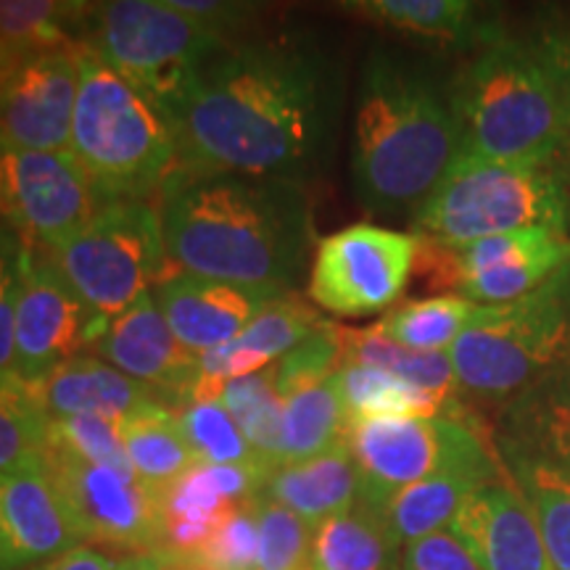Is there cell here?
<instances>
[{
  "label": "cell",
  "mask_w": 570,
  "mask_h": 570,
  "mask_svg": "<svg viewBox=\"0 0 570 570\" xmlns=\"http://www.w3.org/2000/svg\"><path fill=\"white\" fill-rule=\"evenodd\" d=\"M336 101L315 42L275 38L219 53L164 119L183 167L302 185L325 159Z\"/></svg>",
  "instance_id": "obj_1"
},
{
  "label": "cell",
  "mask_w": 570,
  "mask_h": 570,
  "mask_svg": "<svg viewBox=\"0 0 570 570\" xmlns=\"http://www.w3.org/2000/svg\"><path fill=\"white\" fill-rule=\"evenodd\" d=\"M156 212L169 265L183 273L277 294L304 273L312 219L302 185L177 164Z\"/></svg>",
  "instance_id": "obj_2"
},
{
  "label": "cell",
  "mask_w": 570,
  "mask_h": 570,
  "mask_svg": "<svg viewBox=\"0 0 570 570\" xmlns=\"http://www.w3.org/2000/svg\"><path fill=\"white\" fill-rule=\"evenodd\" d=\"M460 156L449 92L428 71L373 51L354 114V190L375 214H415Z\"/></svg>",
  "instance_id": "obj_3"
},
{
  "label": "cell",
  "mask_w": 570,
  "mask_h": 570,
  "mask_svg": "<svg viewBox=\"0 0 570 570\" xmlns=\"http://www.w3.org/2000/svg\"><path fill=\"white\" fill-rule=\"evenodd\" d=\"M460 154L504 164H554L570 151L558 85L529 42H487L449 88Z\"/></svg>",
  "instance_id": "obj_4"
},
{
  "label": "cell",
  "mask_w": 570,
  "mask_h": 570,
  "mask_svg": "<svg viewBox=\"0 0 570 570\" xmlns=\"http://www.w3.org/2000/svg\"><path fill=\"white\" fill-rule=\"evenodd\" d=\"M80 92L69 151L104 204L146 202L175 173L177 146L167 119L132 85L80 46Z\"/></svg>",
  "instance_id": "obj_5"
},
{
  "label": "cell",
  "mask_w": 570,
  "mask_h": 570,
  "mask_svg": "<svg viewBox=\"0 0 570 570\" xmlns=\"http://www.w3.org/2000/svg\"><path fill=\"white\" fill-rule=\"evenodd\" d=\"M417 240L468 246L491 235L570 227V194L554 164H504L460 154L412 214Z\"/></svg>",
  "instance_id": "obj_6"
},
{
  "label": "cell",
  "mask_w": 570,
  "mask_h": 570,
  "mask_svg": "<svg viewBox=\"0 0 570 570\" xmlns=\"http://www.w3.org/2000/svg\"><path fill=\"white\" fill-rule=\"evenodd\" d=\"M462 394L508 404L570 360V265L510 304L479 306L449 348Z\"/></svg>",
  "instance_id": "obj_7"
},
{
  "label": "cell",
  "mask_w": 570,
  "mask_h": 570,
  "mask_svg": "<svg viewBox=\"0 0 570 570\" xmlns=\"http://www.w3.org/2000/svg\"><path fill=\"white\" fill-rule=\"evenodd\" d=\"M82 48L132 85L161 117L188 96L202 71L227 51L223 35L175 11L167 0L90 3Z\"/></svg>",
  "instance_id": "obj_8"
},
{
  "label": "cell",
  "mask_w": 570,
  "mask_h": 570,
  "mask_svg": "<svg viewBox=\"0 0 570 570\" xmlns=\"http://www.w3.org/2000/svg\"><path fill=\"white\" fill-rule=\"evenodd\" d=\"M362 473L360 502L383 510L396 491L436 475H508L494 439L475 415L468 417H377L352 423L346 433Z\"/></svg>",
  "instance_id": "obj_9"
},
{
  "label": "cell",
  "mask_w": 570,
  "mask_h": 570,
  "mask_svg": "<svg viewBox=\"0 0 570 570\" xmlns=\"http://www.w3.org/2000/svg\"><path fill=\"white\" fill-rule=\"evenodd\" d=\"M101 325L119 317L169 273L161 219L148 202H111L48 254Z\"/></svg>",
  "instance_id": "obj_10"
},
{
  "label": "cell",
  "mask_w": 570,
  "mask_h": 570,
  "mask_svg": "<svg viewBox=\"0 0 570 570\" xmlns=\"http://www.w3.org/2000/svg\"><path fill=\"white\" fill-rule=\"evenodd\" d=\"M570 265V238L554 230H518L441 246L417 240L415 273L425 288L460 291L479 306L510 304Z\"/></svg>",
  "instance_id": "obj_11"
},
{
  "label": "cell",
  "mask_w": 570,
  "mask_h": 570,
  "mask_svg": "<svg viewBox=\"0 0 570 570\" xmlns=\"http://www.w3.org/2000/svg\"><path fill=\"white\" fill-rule=\"evenodd\" d=\"M415 259V235L367 223L352 225L320 240L309 296L341 317L377 315L404 294Z\"/></svg>",
  "instance_id": "obj_12"
},
{
  "label": "cell",
  "mask_w": 570,
  "mask_h": 570,
  "mask_svg": "<svg viewBox=\"0 0 570 570\" xmlns=\"http://www.w3.org/2000/svg\"><path fill=\"white\" fill-rule=\"evenodd\" d=\"M101 206L71 151H0V214L27 248L56 252Z\"/></svg>",
  "instance_id": "obj_13"
},
{
  "label": "cell",
  "mask_w": 570,
  "mask_h": 570,
  "mask_svg": "<svg viewBox=\"0 0 570 570\" xmlns=\"http://www.w3.org/2000/svg\"><path fill=\"white\" fill-rule=\"evenodd\" d=\"M106 325L69 288L51 256L27 248L13 323V375L40 386L63 362L90 348Z\"/></svg>",
  "instance_id": "obj_14"
},
{
  "label": "cell",
  "mask_w": 570,
  "mask_h": 570,
  "mask_svg": "<svg viewBox=\"0 0 570 570\" xmlns=\"http://www.w3.org/2000/svg\"><path fill=\"white\" fill-rule=\"evenodd\" d=\"M46 468L85 539L119 550L159 552V491L140 481L132 470L96 465L59 446H51Z\"/></svg>",
  "instance_id": "obj_15"
},
{
  "label": "cell",
  "mask_w": 570,
  "mask_h": 570,
  "mask_svg": "<svg viewBox=\"0 0 570 570\" xmlns=\"http://www.w3.org/2000/svg\"><path fill=\"white\" fill-rule=\"evenodd\" d=\"M80 46L21 59L0 80V151H69Z\"/></svg>",
  "instance_id": "obj_16"
},
{
  "label": "cell",
  "mask_w": 570,
  "mask_h": 570,
  "mask_svg": "<svg viewBox=\"0 0 570 570\" xmlns=\"http://www.w3.org/2000/svg\"><path fill=\"white\" fill-rule=\"evenodd\" d=\"M90 348L111 367L156 391L175 415L194 404L198 356L185 352L175 338L151 291L114 317Z\"/></svg>",
  "instance_id": "obj_17"
},
{
  "label": "cell",
  "mask_w": 570,
  "mask_h": 570,
  "mask_svg": "<svg viewBox=\"0 0 570 570\" xmlns=\"http://www.w3.org/2000/svg\"><path fill=\"white\" fill-rule=\"evenodd\" d=\"M46 465L0 473V570H32L85 547Z\"/></svg>",
  "instance_id": "obj_18"
},
{
  "label": "cell",
  "mask_w": 570,
  "mask_h": 570,
  "mask_svg": "<svg viewBox=\"0 0 570 570\" xmlns=\"http://www.w3.org/2000/svg\"><path fill=\"white\" fill-rule=\"evenodd\" d=\"M267 470L259 465H202L159 491L161 547L169 568H180L238 504L262 494Z\"/></svg>",
  "instance_id": "obj_19"
},
{
  "label": "cell",
  "mask_w": 570,
  "mask_h": 570,
  "mask_svg": "<svg viewBox=\"0 0 570 570\" xmlns=\"http://www.w3.org/2000/svg\"><path fill=\"white\" fill-rule=\"evenodd\" d=\"M277 296L283 294L273 288L212 281L183 269L164 275L154 294L175 338L194 356L209 354L238 338Z\"/></svg>",
  "instance_id": "obj_20"
},
{
  "label": "cell",
  "mask_w": 570,
  "mask_h": 570,
  "mask_svg": "<svg viewBox=\"0 0 570 570\" xmlns=\"http://www.w3.org/2000/svg\"><path fill=\"white\" fill-rule=\"evenodd\" d=\"M449 529L483 570H552L537 518L510 473L475 489Z\"/></svg>",
  "instance_id": "obj_21"
},
{
  "label": "cell",
  "mask_w": 570,
  "mask_h": 570,
  "mask_svg": "<svg viewBox=\"0 0 570 570\" xmlns=\"http://www.w3.org/2000/svg\"><path fill=\"white\" fill-rule=\"evenodd\" d=\"M323 323L325 320L298 296H277L246 325V331L238 338L198 356L194 404L219 399L225 383L235 381V377L273 367L281 356L302 344L306 336H312Z\"/></svg>",
  "instance_id": "obj_22"
},
{
  "label": "cell",
  "mask_w": 570,
  "mask_h": 570,
  "mask_svg": "<svg viewBox=\"0 0 570 570\" xmlns=\"http://www.w3.org/2000/svg\"><path fill=\"white\" fill-rule=\"evenodd\" d=\"M35 389L51 420L98 415L122 428L132 420L173 412L156 391L98 356H75L63 362Z\"/></svg>",
  "instance_id": "obj_23"
},
{
  "label": "cell",
  "mask_w": 570,
  "mask_h": 570,
  "mask_svg": "<svg viewBox=\"0 0 570 570\" xmlns=\"http://www.w3.org/2000/svg\"><path fill=\"white\" fill-rule=\"evenodd\" d=\"M497 449L502 462L537 460L570 470V360L504 404Z\"/></svg>",
  "instance_id": "obj_24"
},
{
  "label": "cell",
  "mask_w": 570,
  "mask_h": 570,
  "mask_svg": "<svg viewBox=\"0 0 570 570\" xmlns=\"http://www.w3.org/2000/svg\"><path fill=\"white\" fill-rule=\"evenodd\" d=\"M360 465L344 441V444L327 449L320 458L273 470L259 497L296 512L312 529H317L325 520L352 510L360 502Z\"/></svg>",
  "instance_id": "obj_25"
},
{
  "label": "cell",
  "mask_w": 570,
  "mask_h": 570,
  "mask_svg": "<svg viewBox=\"0 0 570 570\" xmlns=\"http://www.w3.org/2000/svg\"><path fill=\"white\" fill-rule=\"evenodd\" d=\"M336 386L348 425L377 417H468L462 399H444L370 365H341Z\"/></svg>",
  "instance_id": "obj_26"
},
{
  "label": "cell",
  "mask_w": 570,
  "mask_h": 570,
  "mask_svg": "<svg viewBox=\"0 0 570 570\" xmlns=\"http://www.w3.org/2000/svg\"><path fill=\"white\" fill-rule=\"evenodd\" d=\"M402 554L381 512L356 502L317 525L309 570H402Z\"/></svg>",
  "instance_id": "obj_27"
},
{
  "label": "cell",
  "mask_w": 570,
  "mask_h": 570,
  "mask_svg": "<svg viewBox=\"0 0 570 570\" xmlns=\"http://www.w3.org/2000/svg\"><path fill=\"white\" fill-rule=\"evenodd\" d=\"M333 375L317 386L285 399L277 468L320 458L327 449L346 441L348 417Z\"/></svg>",
  "instance_id": "obj_28"
},
{
  "label": "cell",
  "mask_w": 570,
  "mask_h": 570,
  "mask_svg": "<svg viewBox=\"0 0 570 570\" xmlns=\"http://www.w3.org/2000/svg\"><path fill=\"white\" fill-rule=\"evenodd\" d=\"M362 17H370L396 30L452 42H494L502 32H494L483 11L468 0H362L352 3Z\"/></svg>",
  "instance_id": "obj_29"
},
{
  "label": "cell",
  "mask_w": 570,
  "mask_h": 570,
  "mask_svg": "<svg viewBox=\"0 0 570 570\" xmlns=\"http://www.w3.org/2000/svg\"><path fill=\"white\" fill-rule=\"evenodd\" d=\"M483 483L487 481L473 479V475H436V479H425L396 491L377 512L386 520L399 544L407 547L431 533L446 531L468 497Z\"/></svg>",
  "instance_id": "obj_30"
},
{
  "label": "cell",
  "mask_w": 570,
  "mask_h": 570,
  "mask_svg": "<svg viewBox=\"0 0 570 570\" xmlns=\"http://www.w3.org/2000/svg\"><path fill=\"white\" fill-rule=\"evenodd\" d=\"M341 365H370L381 367L386 373L402 377L412 386L431 391V394L444 399H460L458 377H454L452 360L446 352L423 354L412 352L394 344L383 336L377 325L365 331H344V352H341Z\"/></svg>",
  "instance_id": "obj_31"
},
{
  "label": "cell",
  "mask_w": 570,
  "mask_h": 570,
  "mask_svg": "<svg viewBox=\"0 0 570 570\" xmlns=\"http://www.w3.org/2000/svg\"><path fill=\"white\" fill-rule=\"evenodd\" d=\"M51 425L38 389L17 375L0 377V473L46 465Z\"/></svg>",
  "instance_id": "obj_32"
},
{
  "label": "cell",
  "mask_w": 570,
  "mask_h": 570,
  "mask_svg": "<svg viewBox=\"0 0 570 570\" xmlns=\"http://www.w3.org/2000/svg\"><path fill=\"white\" fill-rule=\"evenodd\" d=\"M504 468L537 518L552 570H570V470L537 460H510Z\"/></svg>",
  "instance_id": "obj_33"
},
{
  "label": "cell",
  "mask_w": 570,
  "mask_h": 570,
  "mask_svg": "<svg viewBox=\"0 0 570 570\" xmlns=\"http://www.w3.org/2000/svg\"><path fill=\"white\" fill-rule=\"evenodd\" d=\"M219 402L225 404V410L244 431L246 441L254 449L256 462L267 470V475L273 473L277 468V452H281L285 404V399L275 389L273 367L225 383Z\"/></svg>",
  "instance_id": "obj_34"
},
{
  "label": "cell",
  "mask_w": 570,
  "mask_h": 570,
  "mask_svg": "<svg viewBox=\"0 0 570 570\" xmlns=\"http://www.w3.org/2000/svg\"><path fill=\"white\" fill-rule=\"evenodd\" d=\"M475 309H479V304L462 296L420 298V302L394 306L377 323V331L394 344L412 348V352L441 354L452 348Z\"/></svg>",
  "instance_id": "obj_35"
},
{
  "label": "cell",
  "mask_w": 570,
  "mask_h": 570,
  "mask_svg": "<svg viewBox=\"0 0 570 570\" xmlns=\"http://www.w3.org/2000/svg\"><path fill=\"white\" fill-rule=\"evenodd\" d=\"M127 460L140 481L161 491L196 465V454L177 428L175 412L132 420L122 425Z\"/></svg>",
  "instance_id": "obj_36"
},
{
  "label": "cell",
  "mask_w": 570,
  "mask_h": 570,
  "mask_svg": "<svg viewBox=\"0 0 570 570\" xmlns=\"http://www.w3.org/2000/svg\"><path fill=\"white\" fill-rule=\"evenodd\" d=\"M177 428L202 465H259L244 431L219 399L196 402L177 412Z\"/></svg>",
  "instance_id": "obj_37"
},
{
  "label": "cell",
  "mask_w": 570,
  "mask_h": 570,
  "mask_svg": "<svg viewBox=\"0 0 570 570\" xmlns=\"http://www.w3.org/2000/svg\"><path fill=\"white\" fill-rule=\"evenodd\" d=\"M256 520H259L256 570H309L315 529L306 520L265 497H256Z\"/></svg>",
  "instance_id": "obj_38"
},
{
  "label": "cell",
  "mask_w": 570,
  "mask_h": 570,
  "mask_svg": "<svg viewBox=\"0 0 570 570\" xmlns=\"http://www.w3.org/2000/svg\"><path fill=\"white\" fill-rule=\"evenodd\" d=\"M259 552V520L256 499L238 504L198 550L183 562L180 570H256Z\"/></svg>",
  "instance_id": "obj_39"
},
{
  "label": "cell",
  "mask_w": 570,
  "mask_h": 570,
  "mask_svg": "<svg viewBox=\"0 0 570 570\" xmlns=\"http://www.w3.org/2000/svg\"><path fill=\"white\" fill-rule=\"evenodd\" d=\"M341 352H344V327L325 320L312 336H306L273 365L277 394L291 399L298 391L327 381L341 367Z\"/></svg>",
  "instance_id": "obj_40"
},
{
  "label": "cell",
  "mask_w": 570,
  "mask_h": 570,
  "mask_svg": "<svg viewBox=\"0 0 570 570\" xmlns=\"http://www.w3.org/2000/svg\"><path fill=\"white\" fill-rule=\"evenodd\" d=\"M51 446H59L63 452H71L77 454V458L96 462V465L132 470L125 452L122 428L106 417L75 415L53 420Z\"/></svg>",
  "instance_id": "obj_41"
},
{
  "label": "cell",
  "mask_w": 570,
  "mask_h": 570,
  "mask_svg": "<svg viewBox=\"0 0 570 570\" xmlns=\"http://www.w3.org/2000/svg\"><path fill=\"white\" fill-rule=\"evenodd\" d=\"M24 252L27 246L19 235L9 227H0V377L13 375V323Z\"/></svg>",
  "instance_id": "obj_42"
},
{
  "label": "cell",
  "mask_w": 570,
  "mask_h": 570,
  "mask_svg": "<svg viewBox=\"0 0 570 570\" xmlns=\"http://www.w3.org/2000/svg\"><path fill=\"white\" fill-rule=\"evenodd\" d=\"M402 570H483L479 558L452 529L404 547Z\"/></svg>",
  "instance_id": "obj_43"
},
{
  "label": "cell",
  "mask_w": 570,
  "mask_h": 570,
  "mask_svg": "<svg viewBox=\"0 0 570 570\" xmlns=\"http://www.w3.org/2000/svg\"><path fill=\"white\" fill-rule=\"evenodd\" d=\"M175 11L185 13V17L202 21L212 32L225 35L244 30L256 17L259 6L254 3H230V0H167ZM227 40V38H225Z\"/></svg>",
  "instance_id": "obj_44"
},
{
  "label": "cell",
  "mask_w": 570,
  "mask_h": 570,
  "mask_svg": "<svg viewBox=\"0 0 570 570\" xmlns=\"http://www.w3.org/2000/svg\"><path fill=\"white\" fill-rule=\"evenodd\" d=\"M533 46L539 48L541 59H544L554 85H558L562 109H566L570 125V27H562V30H544Z\"/></svg>",
  "instance_id": "obj_45"
},
{
  "label": "cell",
  "mask_w": 570,
  "mask_h": 570,
  "mask_svg": "<svg viewBox=\"0 0 570 570\" xmlns=\"http://www.w3.org/2000/svg\"><path fill=\"white\" fill-rule=\"evenodd\" d=\"M117 562H114L109 554L92 550V547H77L61 558L42 562V566L32 570H114Z\"/></svg>",
  "instance_id": "obj_46"
},
{
  "label": "cell",
  "mask_w": 570,
  "mask_h": 570,
  "mask_svg": "<svg viewBox=\"0 0 570 570\" xmlns=\"http://www.w3.org/2000/svg\"><path fill=\"white\" fill-rule=\"evenodd\" d=\"M114 570H169V566L159 552H135L119 560Z\"/></svg>",
  "instance_id": "obj_47"
},
{
  "label": "cell",
  "mask_w": 570,
  "mask_h": 570,
  "mask_svg": "<svg viewBox=\"0 0 570 570\" xmlns=\"http://www.w3.org/2000/svg\"><path fill=\"white\" fill-rule=\"evenodd\" d=\"M566 175L570 177V151L566 154Z\"/></svg>",
  "instance_id": "obj_48"
},
{
  "label": "cell",
  "mask_w": 570,
  "mask_h": 570,
  "mask_svg": "<svg viewBox=\"0 0 570 570\" xmlns=\"http://www.w3.org/2000/svg\"><path fill=\"white\" fill-rule=\"evenodd\" d=\"M169 570H180V568H169Z\"/></svg>",
  "instance_id": "obj_49"
}]
</instances>
